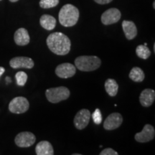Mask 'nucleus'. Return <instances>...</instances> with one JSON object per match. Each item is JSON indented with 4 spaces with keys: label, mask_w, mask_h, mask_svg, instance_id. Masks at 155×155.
I'll return each mask as SVG.
<instances>
[{
    "label": "nucleus",
    "mask_w": 155,
    "mask_h": 155,
    "mask_svg": "<svg viewBox=\"0 0 155 155\" xmlns=\"http://www.w3.org/2000/svg\"><path fill=\"white\" fill-rule=\"evenodd\" d=\"M35 141L36 137L34 134L28 131L18 134L15 139V144L19 147H30L35 144Z\"/></svg>",
    "instance_id": "6"
},
{
    "label": "nucleus",
    "mask_w": 155,
    "mask_h": 155,
    "mask_svg": "<svg viewBox=\"0 0 155 155\" xmlns=\"http://www.w3.org/2000/svg\"><path fill=\"white\" fill-rule=\"evenodd\" d=\"M40 23L42 28L45 30H53L56 26V19L51 15H43L40 17Z\"/></svg>",
    "instance_id": "17"
},
{
    "label": "nucleus",
    "mask_w": 155,
    "mask_h": 155,
    "mask_svg": "<svg viewBox=\"0 0 155 155\" xmlns=\"http://www.w3.org/2000/svg\"><path fill=\"white\" fill-rule=\"evenodd\" d=\"M131 80L137 83L142 82L144 80L145 75L144 71L139 67H134L131 70L130 73L129 75Z\"/></svg>",
    "instance_id": "19"
},
{
    "label": "nucleus",
    "mask_w": 155,
    "mask_h": 155,
    "mask_svg": "<svg viewBox=\"0 0 155 155\" xmlns=\"http://www.w3.org/2000/svg\"><path fill=\"white\" fill-rule=\"evenodd\" d=\"M122 28L127 40H133L137 35V27L134 23L131 21L124 20L122 22Z\"/></svg>",
    "instance_id": "15"
},
{
    "label": "nucleus",
    "mask_w": 155,
    "mask_h": 155,
    "mask_svg": "<svg viewBox=\"0 0 155 155\" xmlns=\"http://www.w3.org/2000/svg\"><path fill=\"white\" fill-rule=\"evenodd\" d=\"M76 73V68L68 63H62L55 69V74L61 78H68L73 77Z\"/></svg>",
    "instance_id": "10"
},
{
    "label": "nucleus",
    "mask_w": 155,
    "mask_h": 155,
    "mask_svg": "<svg viewBox=\"0 0 155 155\" xmlns=\"http://www.w3.org/2000/svg\"><path fill=\"white\" fill-rule=\"evenodd\" d=\"M105 90L110 96H115L119 90V85L114 79L108 78L105 82Z\"/></svg>",
    "instance_id": "18"
},
{
    "label": "nucleus",
    "mask_w": 155,
    "mask_h": 155,
    "mask_svg": "<svg viewBox=\"0 0 155 155\" xmlns=\"http://www.w3.org/2000/svg\"><path fill=\"white\" fill-rule=\"evenodd\" d=\"M5 69L3 67H0V77H1V75L3 74L4 73H5Z\"/></svg>",
    "instance_id": "26"
},
{
    "label": "nucleus",
    "mask_w": 155,
    "mask_h": 155,
    "mask_svg": "<svg viewBox=\"0 0 155 155\" xmlns=\"http://www.w3.org/2000/svg\"><path fill=\"white\" fill-rule=\"evenodd\" d=\"M30 107V103L26 98L18 96L13 98L9 104V110L13 114H23Z\"/></svg>",
    "instance_id": "5"
},
{
    "label": "nucleus",
    "mask_w": 155,
    "mask_h": 155,
    "mask_svg": "<svg viewBox=\"0 0 155 155\" xmlns=\"http://www.w3.org/2000/svg\"><path fill=\"white\" fill-rule=\"evenodd\" d=\"M59 4V0H40V6L43 9L55 7Z\"/></svg>",
    "instance_id": "22"
},
{
    "label": "nucleus",
    "mask_w": 155,
    "mask_h": 155,
    "mask_svg": "<svg viewBox=\"0 0 155 155\" xmlns=\"http://www.w3.org/2000/svg\"><path fill=\"white\" fill-rule=\"evenodd\" d=\"M70 94L71 92L69 89L64 86L48 88L45 91V96L48 101L53 104H57L62 101L68 99Z\"/></svg>",
    "instance_id": "4"
},
{
    "label": "nucleus",
    "mask_w": 155,
    "mask_h": 155,
    "mask_svg": "<svg viewBox=\"0 0 155 155\" xmlns=\"http://www.w3.org/2000/svg\"><path fill=\"white\" fill-rule=\"evenodd\" d=\"M75 67L83 72H89L97 70L101 65V61L94 55L79 56L75 60Z\"/></svg>",
    "instance_id": "3"
},
{
    "label": "nucleus",
    "mask_w": 155,
    "mask_h": 155,
    "mask_svg": "<svg viewBox=\"0 0 155 155\" xmlns=\"http://www.w3.org/2000/svg\"><path fill=\"white\" fill-rule=\"evenodd\" d=\"M121 17V12L116 8L108 9L103 13L101 16V22L105 25H109L118 22Z\"/></svg>",
    "instance_id": "8"
},
{
    "label": "nucleus",
    "mask_w": 155,
    "mask_h": 155,
    "mask_svg": "<svg viewBox=\"0 0 155 155\" xmlns=\"http://www.w3.org/2000/svg\"><path fill=\"white\" fill-rule=\"evenodd\" d=\"M123 123V117L119 113H113L106 118L104 123V128L106 130L118 129Z\"/></svg>",
    "instance_id": "11"
},
{
    "label": "nucleus",
    "mask_w": 155,
    "mask_h": 155,
    "mask_svg": "<svg viewBox=\"0 0 155 155\" xmlns=\"http://www.w3.org/2000/svg\"><path fill=\"white\" fill-rule=\"evenodd\" d=\"M92 118L95 124H100L102 121V116L101 113V111L98 108H96L94 112V114H92Z\"/></svg>",
    "instance_id": "23"
},
{
    "label": "nucleus",
    "mask_w": 155,
    "mask_h": 155,
    "mask_svg": "<svg viewBox=\"0 0 155 155\" xmlns=\"http://www.w3.org/2000/svg\"><path fill=\"white\" fill-rule=\"evenodd\" d=\"M9 65L12 68H28L34 67L33 60L28 57H16L9 61Z\"/></svg>",
    "instance_id": "12"
},
{
    "label": "nucleus",
    "mask_w": 155,
    "mask_h": 155,
    "mask_svg": "<svg viewBox=\"0 0 155 155\" xmlns=\"http://www.w3.org/2000/svg\"><path fill=\"white\" fill-rule=\"evenodd\" d=\"M155 130L154 127L150 124H146L143 128V130L139 133H137L134 136L135 140L140 143H146L154 139Z\"/></svg>",
    "instance_id": "9"
},
{
    "label": "nucleus",
    "mask_w": 155,
    "mask_h": 155,
    "mask_svg": "<svg viewBox=\"0 0 155 155\" xmlns=\"http://www.w3.org/2000/svg\"><path fill=\"white\" fill-rule=\"evenodd\" d=\"M153 7H154V9L155 8V2H154V3H153Z\"/></svg>",
    "instance_id": "28"
},
{
    "label": "nucleus",
    "mask_w": 155,
    "mask_h": 155,
    "mask_svg": "<svg viewBox=\"0 0 155 155\" xmlns=\"http://www.w3.org/2000/svg\"><path fill=\"white\" fill-rule=\"evenodd\" d=\"M47 45L50 51L58 55H65L71 50V42L69 38L62 32H53L48 37Z\"/></svg>",
    "instance_id": "1"
},
{
    "label": "nucleus",
    "mask_w": 155,
    "mask_h": 155,
    "mask_svg": "<svg viewBox=\"0 0 155 155\" xmlns=\"http://www.w3.org/2000/svg\"><path fill=\"white\" fill-rule=\"evenodd\" d=\"M15 43L17 45L25 46L30 42V38L28 30L25 28H19L15 32L14 35Z\"/></svg>",
    "instance_id": "14"
},
{
    "label": "nucleus",
    "mask_w": 155,
    "mask_h": 155,
    "mask_svg": "<svg viewBox=\"0 0 155 155\" xmlns=\"http://www.w3.org/2000/svg\"><path fill=\"white\" fill-rule=\"evenodd\" d=\"M0 1H1V0H0Z\"/></svg>",
    "instance_id": "30"
},
{
    "label": "nucleus",
    "mask_w": 155,
    "mask_h": 155,
    "mask_svg": "<svg viewBox=\"0 0 155 155\" xmlns=\"http://www.w3.org/2000/svg\"><path fill=\"white\" fill-rule=\"evenodd\" d=\"M61 25L66 28L73 27L78 22L79 18V10L71 4L64 5L61 9L58 15Z\"/></svg>",
    "instance_id": "2"
},
{
    "label": "nucleus",
    "mask_w": 155,
    "mask_h": 155,
    "mask_svg": "<svg viewBox=\"0 0 155 155\" xmlns=\"http://www.w3.org/2000/svg\"><path fill=\"white\" fill-rule=\"evenodd\" d=\"M136 53L139 58L143 60H147L151 55L150 50L147 47V45H141L137 46Z\"/></svg>",
    "instance_id": "20"
},
{
    "label": "nucleus",
    "mask_w": 155,
    "mask_h": 155,
    "mask_svg": "<svg viewBox=\"0 0 155 155\" xmlns=\"http://www.w3.org/2000/svg\"><path fill=\"white\" fill-rule=\"evenodd\" d=\"M154 52H155V44H154Z\"/></svg>",
    "instance_id": "29"
},
{
    "label": "nucleus",
    "mask_w": 155,
    "mask_h": 155,
    "mask_svg": "<svg viewBox=\"0 0 155 155\" xmlns=\"http://www.w3.org/2000/svg\"><path fill=\"white\" fill-rule=\"evenodd\" d=\"M91 119V112L88 109H81L74 118L75 127L78 130L85 129L89 124Z\"/></svg>",
    "instance_id": "7"
},
{
    "label": "nucleus",
    "mask_w": 155,
    "mask_h": 155,
    "mask_svg": "<svg viewBox=\"0 0 155 155\" xmlns=\"http://www.w3.org/2000/svg\"><path fill=\"white\" fill-rule=\"evenodd\" d=\"M9 1H10L11 2H16L19 1V0H9Z\"/></svg>",
    "instance_id": "27"
},
{
    "label": "nucleus",
    "mask_w": 155,
    "mask_h": 155,
    "mask_svg": "<svg viewBox=\"0 0 155 155\" xmlns=\"http://www.w3.org/2000/svg\"><path fill=\"white\" fill-rule=\"evenodd\" d=\"M94 1L99 5H106V4L110 3L113 0H94Z\"/></svg>",
    "instance_id": "25"
},
{
    "label": "nucleus",
    "mask_w": 155,
    "mask_h": 155,
    "mask_svg": "<svg viewBox=\"0 0 155 155\" xmlns=\"http://www.w3.org/2000/svg\"><path fill=\"white\" fill-rule=\"evenodd\" d=\"M155 99V91L153 89L146 88L139 96V102L144 107H150L152 105Z\"/></svg>",
    "instance_id": "13"
},
{
    "label": "nucleus",
    "mask_w": 155,
    "mask_h": 155,
    "mask_svg": "<svg viewBox=\"0 0 155 155\" xmlns=\"http://www.w3.org/2000/svg\"><path fill=\"white\" fill-rule=\"evenodd\" d=\"M15 78L18 86H24L28 81V75L24 71H19L15 75Z\"/></svg>",
    "instance_id": "21"
},
{
    "label": "nucleus",
    "mask_w": 155,
    "mask_h": 155,
    "mask_svg": "<svg viewBox=\"0 0 155 155\" xmlns=\"http://www.w3.org/2000/svg\"><path fill=\"white\" fill-rule=\"evenodd\" d=\"M36 154L38 155H53L54 150L52 144L48 141H41L35 147Z\"/></svg>",
    "instance_id": "16"
},
{
    "label": "nucleus",
    "mask_w": 155,
    "mask_h": 155,
    "mask_svg": "<svg viewBox=\"0 0 155 155\" xmlns=\"http://www.w3.org/2000/svg\"><path fill=\"white\" fill-rule=\"evenodd\" d=\"M117 152L111 148H106L100 153V155H118Z\"/></svg>",
    "instance_id": "24"
}]
</instances>
